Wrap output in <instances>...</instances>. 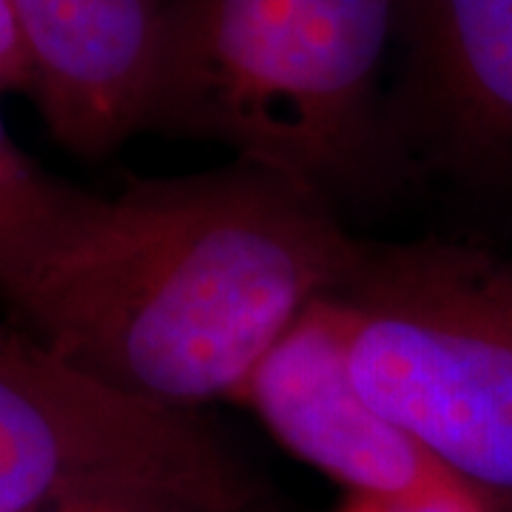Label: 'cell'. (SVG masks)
<instances>
[{
	"mask_svg": "<svg viewBox=\"0 0 512 512\" xmlns=\"http://www.w3.org/2000/svg\"><path fill=\"white\" fill-rule=\"evenodd\" d=\"M362 239L328 200L262 165L66 188L0 256L18 328L140 402H239L262 356L339 288Z\"/></svg>",
	"mask_w": 512,
	"mask_h": 512,
	"instance_id": "obj_1",
	"label": "cell"
},
{
	"mask_svg": "<svg viewBox=\"0 0 512 512\" xmlns=\"http://www.w3.org/2000/svg\"><path fill=\"white\" fill-rule=\"evenodd\" d=\"M404 0H165L143 131L217 143L328 200L402 163L384 74Z\"/></svg>",
	"mask_w": 512,
	"mask_h": 512,
	"instance_id": "obj_2",
	"label": "cell"
},
{
	"mask_svg": "<svg viewBox=\"0 0 512 512\" xmlns=\"http://www.w3.org/2000/svg\"><path fill=\"white\" fill-rule=\"evenodd\" d=\"M330 296L373 407L484 510L512 512V256L362 239Z\"/></svg>",
	"mask_w": 512,
	"mask_h": 512,
	"instance_id": "obj_3",
	"label": "cell"
},
{
	"mask_svg": "<svg viewBox=\"0 0 512 512\" xmlns=\"http://www.w3.org/2000/svg\"><path fill=\"white\" fill-rule=\"evenodd\" d=\"M97 493L191 512L271 510L268 487L200 413L126 396L0 325V512Z\"/></svg>",
	"mask_w": 512,
	"mask_h": 512,
	"instance_id": "obj_4",
	"label": "cell"
},
{
	"mask_svg": "<svg viewBox=\"0 0 512 512\" xmlns=\"http://www.w3.org/2000/svg\"><path fill=\"white\" fill-rule=\"evenodd\" d=\"M387 111L399 160L512 183V0H404Z\"/></svg>",
	"mask_w": 512,
	"mask_h": 512,
	"instance_id": "obj_5",
	"label": "cell"
},
{
	"mask_svg": "<svg viewBox=\"0 0 512 512\" xmlns=\"http://www.w3.org/2000/svg\"><path fill=\"white\" fill-rule=\"evenodd\" d=\"M239 404L254 410L291 456L348 495L399 498L458 487L359 390L350 370L345 313L330 293L262 356Z\"/></svg>",
	"mask_w": 512,
	"mask_h": 512,
	"instance_id": "obj_6",
	"label": "cell"
},
{
	"mask_svg": "<svg viewBox=\"0 0 512 512\" xmlns=\"http://www.w3.org/2000/svg\"><path fill=\"white\" fill-rule=\"evenodd\" d=\"M57 143L103 157L146 123L165 0H6Z\"/></svg>",
	"mask_w": 512,
	"mask_h": 512,
	"instance_id": "obj_7",
	"label": "cell"
},
{
	"mask_svg": "<svg viewBox=\"0 0 512 512\" xmlns=\"http://www.w3.org/2000/svg\"><path fill=\"white\" fill-rule=\"evenodd\" d=\"M66 188L69 185L43 174L15 146L0 117V256L29 237L55 211Z\"/></svg>",
	"mask_w": 512,
	"mask_h": 512,
	"instance_id": "obj_8",
	"label": "cell"
},
{
	"mask_svg": "<svg viewBox=\"0 0 512 512\" xmlns=\"http://www.w3.org/2000/svg\"><path fill=\"white\" fill-rule=\"evenodd\" d=\"M336 512H490L464 490H444L427 495H399V498H376V495H348Z\"/></svg>",
	"mask_w": 512,
	"mask_h": 512,
	"instance_id": "obj_9",
	"label": "cell"
},
{
	"mask_svg": "<svg viewBox=\"0 0 512 512\" xmlns=\"http://www.w3.org/2000/svg\"><path fill=\"white\" fill-rule=\"evenodd\" d=\"M9 92H32V69L12 9L0 0V94Z\"/></svg>",
	"mask_w": 512,
	"mask_h": 512,
	"instance_id": "obj_10",
	"label": "cell"
},
{
	"mask_svg": "<svg viewBox=\"0 0 512 512\" xmlns=\"http://www.w3.org/2000/svg\"><path fill=\"white\" fill-rule=\"evenodd\" d=\"M35 512H191L177 507L171 501L148 498V495L131 493H97V495H74L55 504H46Z\"/></svg>",
	"mask_w": 512,
	"mask_h": 512,
	"instance_id": "obj_11",
	"label": "cell"
}]
</instances>
